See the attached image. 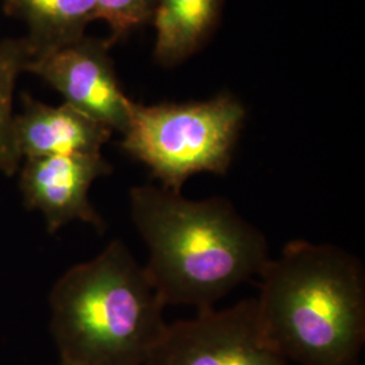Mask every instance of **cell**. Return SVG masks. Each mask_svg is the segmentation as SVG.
I'll use <instances>...</instances> for the list:
<instances>
[{"label": "cell", "mask_w": 365, "mask_h": 365, "mask_svg": "<svg viewBox=\"0 0 365 365\" xmlns=\"http://www.w3.org/2000/svg\"><path fill=\"white\" fill-rule=\"evenodd\" d=\"M131 221L149 249L145 271L165 306L206 310L261 272L264 235L220 196L191 200L161 185L130 190Z\"/></svg>", "instance_id": "cell-1"}, {"label": "cell", "mask_w": 365, "mask_h": 365, "mask_svg": "<svg viewBox=\"0 0 365 365\" xmlns=\"http://www.w3.org/2000/svg\"><path fill=\"white\" fill-rule=\"evenodd\" d=\"M259 276L261 327L287 361L357 365L365 341V274L357 257L292 241Z\"/></svg>", "instance_id": "cell-2"}, {"label": "cell", "mask_w": 365, "mask_h": 365, "mask_svg": "<svg viewBox=\"0 0 365 365\" xmlns=\"http://www.w3.org/2000/svg\"><path fill=\"white\" fill-rule=\"evenodd\" d=\"M49 303L53 339L68 364L144 365L167 329L164 302L119 240L69 268Z\"/></svg>", "instance_id": "cell-3"}, {"label": "cell", "mask_w": 365, "mask_h": 365, "mask_svg": "<svg viewBox=\"0 0 365 365\" xmlns=\"http://www.w3.org/2000/svg\"><path fill=\"white\" fill-rule=\"evenodd\" d=\"M245 117V107L230 93L191 103L133 102L120 146L163 188L182 192L196 173L227 172Z\"/></svg>", "instance_id": "cell-4"}, {"label": "cell", "mask_w": 365, "mask_h": 365, "mask_svg": "<svg viewBox=\"0 0 365 365\" xmlns=\"http://www.w3.org/2000/svg\"><path fill=\"white\" fill-rule=\"evenodd\" d=\"M144 365H289L265 337L256 299L167 325Z\"/></svg>", "instance_id": "cell-5"}, {"label": "cell", "mask_w": 365, "mask_h": 365, "mask_svg": "<svg viewBox=\"0 0 365 365\" xmlns=\"http://www.w3.org/2000/svg\"><path fill=\"white\" fill-rule=\"evenodd\" d=\"M110 39L83 37L38 57L30 58L31 72L60 92L68 105L113 131L125 133L130 119V101L122 90L108 54Z\"/></svg>", "instance_id": "cell-6"}, {"label": "cell", "mask_w": 365, "mask_h": 365, "mask_svg": "<svg viewBox=\"0 0 365 365\" xmlns=\"http://www.w3.org/2000/svg\"><path fill=\"white\" fill-rule=\"evenodd\" d=\"M111 170L102 153L27 158L19 182L24 202L27 209L43 215L52 235L73 221L103 232L105 221L93 209L88 192L96 179Z\"/></svg>", "instance_id": "cell-7"}, {"label": "cell", "mask_w": 365, "mask_h": 365, "mask_svg": "<svg viewBox=\"0 0 365 365\" xmlns=\"http://www.w3.org/2000/svg\"><path fill=\"white\" fill-rule=\"evenodd\" d=\"M15 140L22 158L95 155L114 131L68 103L49 106L24 96V110L14 117Z\"/></svg>", "instance_id": "cell-8"}, {"label": "cell", "mask_w": 365, "mask_h": 365, "mask_svg": "<svg viewBox=\"0 0 365 365\" xmlns=\"http://www.w3.org/2000/svg\"><path fill=\"white\" fill-rule=\"evenodd\" d=\"M3 6L25 22L29 48L38 57L86 37L95 21L96 0H3Z\"/></svg>", "instance_id": "cell-9"}, {"label": "cell", "mask_w": 365, "mask_h": 365, "mask_svg": "<svg viewBox=\"0 0 365 365\" xmlns=\"http://www.w3.org/2000/svg\"><path fill=\"white\" fill-rule=\"evenodd\" d=\"M223 0H158L152 24L156 27L155 58L172 66L195 53L218 22Z\"/></svg>", "instance_id": "cell-10"}, {"label": "cell", "mask_w": 365, "mask_h": 365, "mask_svg": "<svg viewBox=\"0 0 365 365\" xmlns=\"http://www.w3.org/2000/svg\"><path fill=\"white\" fill-rule=\"evenodd\" d=\"M31 57L25 37L0 42V172L7 176L19 170L22 163L14 131V90Z\"/></svg>", "instance_id": "cell-11"}, {"label": "cell", "mask_w": 365, "mask_h": 365, "mask_svg": "<svg viewBox=\"0 0 365 365\" xmlns=\"http://www.w3.org/2000/svg\"><path fill=\"white\" fill-rule=\"evenodd\" d=\"M157 3L158 0H96L95 21H105L111 30L108 39L115 42L152 22Z\"/></svg>", "instance_id": "cell-12"}, {"label": "cell", "mask_w": 365, "mask_h": 365, "mask_svg": "<svg viewBox=\"0 0 365 365\" xmlns=\"http://www.w3.org/2000/svg\"><path fill=\"white\" fill-rule=\"evenodd\" d=\"M58 365H72V364H68V363H64V361H61V363H60V364Z\"/></svg>", "instance_id": "cell-13"}]
</instances>
